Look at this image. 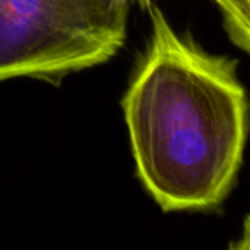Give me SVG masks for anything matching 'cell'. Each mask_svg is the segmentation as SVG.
Listing matches in <instances>:
<instances>
[{
	"label": "cell",
	"instance_id": "obj_1",
	"mask_svg": "<svg viewBox=\"0 0 250 250\" xmlns=\"http://www.w3.org/2000/svg\"><path fill=\"white\" fill-rule=\"evenodd\" d=\"M149 16L151 40L122 101L138 179L166 212L215 208L248 136L239 62L179 34L157 4Z\"/></svg>",
	"mask_w": 250,
	"mask_h": 250
},
{
	"label": "cell",
	"instance_id": "obj_2",
	"mask_svg": "<svg viewBox=\"0 0 250 250\" xmlns=\"http://www.w3.org/2000/svg\"><path fill=\"white\" fill-rule=\"evenodd\" d=\"M127 13L116 0H0V82L59 85L108 62L125 45Z\"/></svg>",
	"mask_w": 250,
	"mask_h": 250
},
{
	"label": "cell",
	"instance_id": "obj_3",
	"mask_svg": "<svg viewBox=\"0 0 250 250\" xmlns=\"http://www.w3.org/2000/svg\"><path fill=\"white\" fill-rule=\"evenodd\" d=\"M221 10L226 31L230 40L249 53L250 23H249V0H212Z\"/></svg>",
	"mask_w": 250,
	"mask_h": 250
},
{
	"label": "cell",
	"instance_id": "obj_4",
	"mask_svg": "<svg viewBox=\"0 0 250 250\" xmlns=\"http://www.w3.org/2000/svg\"><path fill=\"white\" fill-rule=\"evenodd\" d=\"M116 1L120 6H123V7H130V4L136 3L142 10H146V12H149L151 7L154 6V1L152 0H116Z\"/></svg>",
	"mask_w": 250,
	"mask_h": 250
}]
</instances>
